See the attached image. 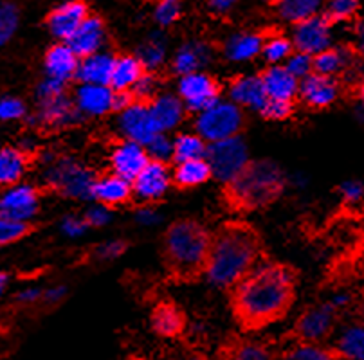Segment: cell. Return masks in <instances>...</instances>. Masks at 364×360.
<instances>
[{
  "instance_id": "cell-30",
  "label": "cell",
  "mask_w": 364,
  "mask_h": 360,
  "mask_svg": "<svg viewBox=\"0 0 364 360\" xmlns=\"http://www.w3.org/2000/svg\"><path fill=\"white\" fill-rule=\"evenodd\" d=\"M146 72L141 65L139 60L132 55L116 56L112 78H110V89L114 92H130L132 87L139 82V78Z\"/></svg>"
},
{
  "instance_id": "cell-17",
  "label": "cell",
  "mask_w": 364,
  "mask_h": 360,
  "mask_svg": "<svg viewBox=\"0 0 364 360\" xmlns=\"http://www.w3.org/2000/svg\"><path fill=\"white\" fill-rule=\"evenodd\" d=\"M298 94L310 109H326L339 96V83L336 78L312 72L309 78L299 82Z\"/></svg>"
},
{
  "instance_id": "cell-45",
  "label": "cell",
  "mask_w": 364,
  "mask_h": 360,
  "mask_svg": "<svg viewBox=\"0 0 364 360\" xmlns=\"http://www.w3.org/2000/svg\"><path fill=\"white\" fill-rule=\"evenodd\" d=\"M283 67H285V69L291 72L292 78H296L298 82L309 78L310 74L314 72V63H312V56L303 55V53H298V50H294V53H292L291 58L287 60V63H285Z\"/></svg>"
},
{
  "instance_id": "cell-23",
  "label": "cell",
  "mask_w": 364,
  "mask_h": 360,
  "mask_svg": "<svg viewBox=\"0 0 364 360\" xmlns=\"http://www.w3.org/2000/svg\"><path fill=\"white\" fill-rule=\"evenodd\" d=\"M114 63H116V56L110 53H96L92 56H87L80 60L76 80L82 82V85L110 87Z\"/></svg>"
},
{
  "instance_id": "cell-44",
  "label": "cell",
  "mask_w": 364,
  "mask_h": 360,
  "mask_svg": "<svg viewBox=\"0 0 364 360\" xmlns=\"http://www.w3.org/2000/svg\"><path fill=\"white\" fill-rule=\"evenodd\" d=\"M157 89H159V78L154 72H148L146 70L139 78V82L132 87L130 94H132L136 103H146L148 105V103H151L155 97L159 96Z\"/></svg>"
},
{
  "instance_id": "cell-25",
  "label": "cell",
  "mask_w": 364,
  "mask_h": 360,
  "mask_svg": "<svg viewBox=\"0 0 364 360\" xmlns=\"http://www.w3.org/2000/svg\"><path fill=\"white\" fill-rule=\"evenodd\" d=\"M31 156L18 146H0V187H11L20 184L28 173Z\"/></svg>"
},
{
  "instance_id": "cell-2",
  "label": "cell",
  "mask_w": 364,
  "mask_h": 360,
  "mask_svg": "<svg viewBox=\"0 0 364 360\" xmlns=\"http://www.w3.org/2000/svg\"><path fill=\"white\" fill-rule=\"evenodd\" d=\"M262 260L264 245L256 229L244 222H229L211 236L204 276L213 287L235 288Z\"/></svg>"
},
{
  "instance_id": "cell-20",
  "label": "cell",
  "mask_w": 364,
  "mask_h": 360,
  "mask_svg": "<svg viewBox=\"0 0 364 360\" xmlns=\"http://www.w3.org/2000/svg\"><path fill=\"white\" fill-rule=\"evenodd\" d=\"M229 97H231V103L237 107H247L258 112H262L269 101L259 76H238L232 80L229 83Z\"/></svg>"
},
{
  "instance_id": "cell-29",
  "label": "cell",
  "mask_w": 364,
  "mask_h": 360,
  "mask_svg": "<svg viewBox=\"0 0 364 360\" xmlns=\"http://www.w3.org/2000/svg\"><path fill=\"white\" fill-rule=\"evenodd\" d=\"M265 35L256 31H244L229 36L228 42L224 43V55L231 62H245L255 56H258L264 49Z\"/></svg>"
},
{
  "instance_id": "cell-59",
  "label": "cell",
  "mask_w": 364,
  "mask_h": 360,
  "mask_svg": "<svg viewBox=\"0 0 364 360\" xmlns=\"http://www.w3.org/2000/svg\"><path fill=\"white\" fill-rule=\"evenodd\" d=\"M350 301H352V295H350L348 292H339V294L332 295L328 305L337 312V310H341V308H345V306H348Z\"/></svg>"
},
{
  "instance_id": "cell-34",
  "label": "cell",
  "mask_w": 364,
  "mask_h": 360,
  "mask_svg": "<svg viewBox=\"0 0 364 360\" xmlns=\"http://www.w3.org/2000/svg\"><path fill=\"white\" fill-rule=\"evenodd\" d=\"M336 353L346 360H364V322L343 328L336 341Z\"/></svg>"
},
{
  "instance_id": "cell-56",
  "label": "cell",
  "mask_w": 364,
  "mask_h": 360,
  "mask_svg": "<svg viewBox=\"0 0 364 360\" xmlns=\"http://www.w3.org/2000/svg\"><path fill=\"white\" fill-rule=\"evenodd\" d=\"M65 294H67V288L62 287V285H58V287L47 288V290L43 292L42 299L46 302H49V305H56V302H60L63 298H65Z\"/></svg>"
},
{
  "instance_id": "cell-61",
  "label": "cell",
  "mask_w": 364,
  "mask_h": 360,
  "mask_svg": "<svg viewBox=\"0 0 364 360\" xmlns=\"http://www.w3.org/2000/svg\"><path fill=\"white\" fill-rule=\"evenodd\" d=\"M8 283H9V276L6 274V272L0 271V295L6 292V288H8Z\"/></svg>"
},
{
  "instance_id": "cell-33",
  "label": "cell",
  "mask_w": 364,
  "mask_h": 360,
  "mask_svg": "<svg viewBox=\"0 0 364 360\" xmlns=\"http://www.w3.org/2000/svg\"><path fill=\"white\" fill-rule=\"evenodd\" d=\"M211 175V168L208 160H190V163H181L175 166L173 173H171V182L181 190H190V187H197L205 184Z\"/></svg>"
},
{
  "instance_id": "cell-28",
  "label": "cell",
  "mask_w": 364,
  "mask_h": 360,
  "mask_svg": "<svg viewBox=\"0 0 364 360\" xmlns=\"http://www.w3.org/2000/svg\"><path fill=\"white\" fill-rule=\"evenodd\" d=\"M132 182H128L114 173L97 177L96 186H94V198L105 207L124 204L132 198Z\"/></svg>"
},
{
  "instance_id": "cell-5",
  "label": "cell",
  "mask_w": 364,
  "mask_h": 360,
  "mask_svg": "<svg viewBox=\"0 0 364 360\" xmlns=\"http://www.w3.org/2000/svg\"><path fill=\"white\" fill-rule=\"evenodd\" d=\"M96 173L87 166L80 164L77 160L60 159L49 164L47 171L43 173V184L49 190L63 195L69 198H82L90 200L94 198V186H96Z\"/></svg>"
},
{
  "instance_id": "cell-42",
  "label": "cell",
  "mask_w": 364,
  "mask_h": 360,
  "mask_svg": "<svg viewBox=\"0 0 364 360\" xmlns=\"http://www.w3.org/2000/svg\"><path fill=\"white\" fill-rule=\"evenodd\" d=\"M28 107L20 97L2 94L0 96V123H13L28 117Z\"/></svg>"
},
{
  "instance_id": "cell-50",
  "label": "cell",
  "mask_w": 364,
  "mask_h": 360,
  "mask_svg": "<svg viewBox=\"0 0 364 360\" xmlns=\"http://www.w3.org/2000/svg\"><path fill=\"white\" fill-rule=\"evenodd\" d=\"M128 249V244L123 240H112V241H105V244L97 245L94 249V258L100 261H110L119 258L121 254H124V251Z\"/></svg>"
},
{
  "instance_id": "cell-32",
  "label": "cell",
  "mask_w": 364,
  "mask_h": 360,
  "mask_svg": "<svg viewBox=\"0 0 364 360\" xmlns=\"http://www.w3.org/2000/svg\"><path fill=\"white\" fill-rule=\"evenodd\" d=\"M222 360H274V349L264 341L235 339L225 346Z\"/></svg>"
},
{
  "instance_id": "cell-22",
  "label": "cell",
  "mask_w": 364,
  "mask_h": 360,
  "mask_svg": "<svg viewBox=\"0 0 364 360\" xmlns=\"http://www.w3.org/2000/svg\"><path fill=\"white\" fill-rule=\"evenodd\" d=\"M43 65H46L47 78L67 83L69 80L76 78L80 58L74 55L67 43H56V45L49 47V50L46 53Z\"/></svg>"
},
{
  "instance_id": "cell-26",
  "label": "cell",
  "mask_w": 364,
  "mask_h": 360,
  "mask_svg": "<svg viewBox=\"0 0 364 360\" xmlns=\"http://www.w3.org/2000/svg\"><path fill=\"white\" fill-rule=\"evenodd\" d=\"M262 83L265 87L269 99L276 101H294L296 94H298L299 82L292 78L285 67L282 65H272L265 69L264 72L259 74Z\"/></svg>"
},
{
  "instance_id": "cell-27",
  "label": "cell",
  "mask_w": 364,
  "mask_h": 360,
  "mask_svg": "<svg viewBox=\"0 0 364 360\" xmlns=\"http://www.w3.org/2000/svg\"><path fill=\"white\" fill-rule=\"evenodd\" d=\"M148 107H150L151 117H154L157 130L161 133L177 126L184 117V110H186L181 97L173 96V94H159L151 103H148Z\"/></svg>"
},
{
  "instance_id": "cell-14",
  "label": "cell",
  "mask_w": 364,
  "mask_h": 360,
  "mask_svg": "<svg viewBox=\"0 0 364 360\" xmlns=\"http://www.w3.org/2000/svg\"><path fill=\"white\" fill-rule=\"evenodd\" d=\"M119 128L127 141H132L141 146H146L157 133H161L146 103H134L123 110L119 116Z\"/></svg>"
},
{
  "instance_id": "cell-53",
  "label": "cell",
  "mask_w": 364,
  "mask_h": 360,
  "mask_svg": "<svg viewBox=\"0 0 364 360\" xmlns=\"http://www.w3.org/2000/svg\"><path fill=\"white\" fill-rule=\"evenodd\" d=\"M110 217H112V214H110L109 207L97 204V205H92V207H89V211H87L83 218H85V222L89 224V227L90 225H92V227H101V225L109 224Z\"/></svg>"
},
{
  "instance_id": "cell-10",
  "label": "cell",
  "mask_w": 364,
  "mask_h": 360,
  "mask_svg": "<svg viewBox=\"0 0 364 360\" xmlns=\"http://www.w3.org/2000/svg\"><path fill=\"white\" fill-rule=\"evenodd\" d=\"M82 119V114L74 105V99H70L67 94L50 97V99L38 101L36 103V112L28 114L23 121H28L31 126H49V128H65L70 124H76Z\"/></svg>"
},
{
  "instance_id": "cell-54",
  "label": "cell",
  "mask_w": 364,
  "mask_h": 360,
  "mask_svg": "<svg viewBox=\"0 0 364 360\" xmlns=\"http://www.w3.org/2000/svg\"><path fill=\"white\" fill-rule=\"evenodd\" d=\"M43 292L40 290V288L29 287V288H23V290H20L18 294H16V301L22 302V305H33V302L40 301Z\"/></svg>"
},
{
  "instance_id": "cell-57",
  "label": "cell",
  "mask_w": 364,
  "mask_h": 360,
  "mask_svg": "<svg viewBox=\"0 0 364 360\" xmlns=\"http://www.w3.org/2000/svg\"><path fill=\"white\" fill-rule=\"evenodd\" d=\"M208 8H210L211 13H215V15H228L229 11H232V8H235V2L232 0H213V2H210L208 4Z\"/></svg>"
},
{
  "instance_id": "cell-43",
  "label": "cell",
  "mask_w": 364,
  "mask_h": 360,
  "mask_svg": "<svg viewBox=\"0 0 364 360\" xmlns=\"http://www.w3.org/2000/svg\"><path fill=\"white\" fill-rule=\"evenodd\" d=\"M148 153V159L154 163L166 164L168 160L173 159V141L166 133H157L150 143L144 146Z\"/></svg>"
},
{
  "instance_id": "cell-55",
  "label": "cell",
  "mask_w": 364,
  "mask_h": 360,
  "mask_svg": "<svg viewBox=\"0 0 364 360\" xmlns=\"http://www.w3.org/2000/svg\"><path fill=\"white\" fill-rule=\"evenodd\" d=\"M137 222L143 225H151L159 224L161 222V213L157 209H151V207H143V209L137 211Z\"/></svg>"
},
{
  "instance_id": "cell-1",
  "label": "cell",
  "mask_w": 364,
  "mask_h": 360,
  "mask_svg": "<svg viewBox=\"0 0 364 360\" xmlns=\"http://www.w3.org/2000/svg\"><path fill=\"white\" fill-rule=\"evenodd\" d=\"M298 274L291 265L262 260L231 288V310L244 329H262L291 310Z\"/></svg>"
},
{
  "instance_id": "cell-47",
  "label": "cell",
  "mask_w": 364,
  "mask_h": 360,
  "mask_svg": "<svg viewBox=\"0 0 364 360\" xmlns=\"http://www.w3.org/2000/svg\"><path fill=\"white\" fill-rule=\"evenodd\" d=\"M181 2H177V0H163V2H159V4L155 6L154 15L159 26L168 28V26H171V23H175L181 18Z\"/></svg>"
},
{
  "instance_id": "cell-18",
  "label": "cell",
  "mask_w": 364,
  "mask_h": 360,
  "mask_svg": "<svg viewBox=\"0 0 364 360\" xmlns=\"http://www.w3.org/2000/svg\"><path fill=\"white\" fill-rule=\"evenodd\" d=\"M107 31H105V22L97 15H89L85 22L80 26L73 38L67 42V45L73 49L74 55L80 60L92 56L100 53L101 45L105 43Z\"/></svg>"
},
{
  "instance_id": "cell-49",
  "label": "cell",
  "mask_w": 364,
  "mask_h": 360,
  "mask_svg": "<svg viewBox=\"0 0 364 360\" xmlns=\"http://www.w3.org/2000/svg\"><path fill=\"white\" fill-rule=\"evenodd\" d=\"M339 197L350 207L364 204V182L360 180H346L339 186Z\"/></svg>"
},
{
  "instance_id": "cell-60",
  "label": "cell",
  "mask_w": 364,
  "mask_h": 360,
  "mask_svg": "<svg viewBox=\"0 0 364 360\" xmlns=\"http://www.w3.org/2000/svg\"><path fill=\"white\" fill-rule=\"evenodd\" d=\"M175 360H205V356H202L200 353L191 351V353H182L181 356H177Z\"/></svg>"
},
{
  "instance_id": "cell-31",
  "label": "cell",
  "mask_w": 364,
  "mask_h": 360,
  "mask_svg": "<svg viewBox=\"0 0 364 360\" xmlns=\"http://www.w3.org/2000/svg\"><path fill=\"white\" fill-rule=\"evenodd\" d=\"M314 72L328 78H336L337 74L345 72L353 65V53L348 47H330L323 50L321 55L312 58Z\"/></svg>"
},
{
  "instance_id": "cell-40",
  "label": "cell",
  "mask_w": 364,
  "mask_h": 360,
  "mask_svg": "<svg viewBox=\"0 0 364 360\" xmlns=\"http://www.w3.org/2000/svg\"><path fill=\"white\" fill-rule=\"evenodd\" d=\"M283 360H337V355L336 351L321 344L298 342L285 353Z\"/></svg>"
},
{
  "instance_id": "cell-3",
  "label": "cell",
  "mask_w": 364,
  "mask_h": 360,
  "mask_svg": "<svg viewBox=\"0 0 364 360\" xmlns=\"http://www.w3.org/2000/svg\"><path fill=\"white\" fill-rule=\"evenodd\" d=\"M211 236L202 224L195 220H178L164 234V263L170 278L191 281L204 274L210 258Z\"/></svg>"
},
{
  "instance_id": "cell-38",
  "label": "cell",
  "mask_w": 364,
  "mask_h": 360,
  "mask_svg": "<svg viewBox=\"0 0 364 360\" xmlns=\"http://www.w3.org/2000/svg\"><path fill=\"white\" fill-rule=\"evenodd\" d=\"M294 53V45H292V40L287 38L285 35H269L265 36L264 49H262V55L265 56L269 63L276 65V63L283 62V60H289L291 55Z\"/></svg>"
},
{
  "instance_id": "cell-48",
  "label": "cell",
  "mask_w": 364,
  "mask_h": 360,
  "mask_svg": "<svg viewBox=\"0 0 364 360\" xmlns=\"http://www.w3.org/2000/svg\"><path fill=\"white\" fill-rule=\"evenodd\" d=\"M294 112V103L292 101H276L269 99L262 109V116L269 121H285Z\"/></svg>"
},
{
  "instance_id": "cell-24",
  "label": "cell",
  "mask_w": 364,
  "mask_h": 360,
  "mask_svg": "<svg viewBox=\"0 0 364 360\" xmlns=\"http://www.w3.org/2000/svg\"><path fill=\"white\" fill-rule=\"evenodd\" d=\"M186 315L171 301H163L151 312V328L157 335L175 339L186 329Z\"/></svg>"
},
{
  "instance_id": "cell-6",
  "label": "cell",
  "mask_w": 364,
  "mask_h": 360,
  "mask_svg": "<svg viewBox=\"0 0 364 360\" xmlns=\"http://www.w3.org/2000/svg\"><path fill=\"white\" fill-rule=\"evenodd\" d=\"M205 160L211 168V175L222 184H229L245 170L249 160V150L240 136L208 144Z\"/></svg>"
},
{
  "instance_id": "cell-51",
  "label": "cell",
  "mask_w": 364,
  "mask_h": 360,
  "mask_svg": "<svg viewBox=\"0 0 364 360\" xmlns=\"http://www.w3.org/2000/svg\"><path fill=\"white\" fill-rule=\"evenodd\" d=\"M65 85L67 83L58 82V80L46 78L42 83H38V87H36V94H35L36 103H38V101H46V99H50V97L65 94Z\"/></svg>"
},
{
  "instance_id": "cell-9",
  "label": "cell",
  "mask_w": 364,
  "mask_h": 360,
  "mask_svg": "<svg viewBox=\"0 0 364 360\" xmlns=\"http://www.w3.org/2000/svg\"><path fill=\"white\" fill-rule=\"evenodd\" d=\"M220 85L213 76L205 72H195L184 76L178 82V97L184 107L195 112H204L220 101Z\"/></svg>"
},
{
  "instance_id": "cell-64",
  "label": "cell",
  "mask_w": 364,
  "mask_h": 360,
  "mask_svg": "<svg viewBox=\"0 0 364 360\" xmlns=\"http://www.w3.org/2000/svg\"><path fill=\"white\" fill-rule=\"evenodd\" d=\"M363 229H364V214H363Z\"/></svg>"
},
{
  "instance_id": "cell-15",
  "label": "cell",
  "mask_w": 364,
  "mask_h": 360,
  "mask_svg": "<svg viewBox=\"0 0 364 360\" xmlns=\"http://www.w3.org/2000/svg\"><path fill=\"white\" fill-rule=\"evenodd\" d=\"M148 163L150 159H148L144 146L127 139L117 143L110 156V166H112L114 175L124 178L128 182H134L137 175L148 166Z\"/></svg>"
},
{
  "instance_id": "cell-63",
  "label": "cell",
  "mask_w": 364,
  "mask_h": 360,
  "mask_svg": "<svg viewBox=\"0 0 364 360\" xmlns=\"http://www.w3.org/2000/svg\"><path fill=\"white\" fill-rule=\"evenodd\" d=\"M355 114H357V119L359 121H363L364 123V107H357V110H355Z\"/></svg>"
},
{
  "instance_id": "cell-52",
  "label": "cell",
  "mask_w": 364,
  "mask_h": 360,
  "mask_svg": "<svg viewBox=\"0 0 364 360\" xmlns=\"http://www.w3.org/2000/svg\"><path fill=\"white\" fill-rule=\"evenodd\" d=\"M87 229H89V224H87L83 217H74V214H70V217H65L62 220V231L70 238L82 236Z\"/></svg>"
},
{
  "instance_id": "cell-13",
  "label": "cell",
  "mask_w": 364,
  "mask_h": 360,
  "mask_svg": "<svg viewBox=\"0 0 364 360\" xmlns=\"http://www.w3.org/2000/svg\"><path fill=\"white\" fill-rule=\"evenodd\" d=\"M89 15V6L85 2H80V0L63 2L50 9L49 15L46 16V26L50 35L58 40H65L67 43Z\"/></svg>"
},
{
  "instance_id": "cell-12",
  "label": "cell",
  "mask_w": 364,
  "mask_h": 360,
  "mask_svg": "<svg viewBox=\"0 0 364 360\" xmlns=\"http://www.w3.org/2000/svg\"><path fill=\"white\" fill-rule=\"evenodd\" d=\"M336 321V310L328 302L325 305L309 308L299 315L294 324V335L299 342H310V344H319L325 337H328Z\"/></svg>"
},
{
  "instance_id": "cell-46",
  "label": "cell",
  "mask_w": 364,
  "mask_h": 360,
  "mask_svg": "<svg viewBox=\"0 0 364 360\" xmlns=\"http://www.w3.org/2000/svg\"><path fill=\"white\" fill-rule=\"evenodd\" d=\"M33 231L31 225L26 224H13V222L2 220L0 218V249L8 247V245L16 244L23 236H28Z\"/></svg>"
},
{
  "instance_id": "cell-7",
  "label": "cell",
  "mask_w": 364,
  "mask_h": 360,
  "mask_svg": "<svg viewBox=\"0 0 364 360\" xmlns=\"http://www.w3.org/2000/svg\"><path fill=\"white\" fill-rule=\"evenodd\" d=\"M244 126V114L240 107L231 101H218L217 105L200 112L197 119V132L204 141L218 143L240 133Z\"/></svg>"
},
{
  "instance_id": "cell-41",
  "label": "cell",
  "mask_w": 364,
  "mask_h": 360,
  "mask_svg": "<svg viewBox=\"0 0 364 360\" xmlns=\"http://www.w3.org/2000/svg\"><path fill=\"white\" fill-rule=\"evenodd\" d=\"M359 8L360 4L355 0H332V2L326 4L323 15L330 23L346 22V20H352L359 13Z\"/></svg>"
},
{
  "instance_id": "cell-16",
  "label": "cell",
  "mask_w": 364,
  "mask_h": 360,
  "mask_svg": "<svg viewBox=\"0 0 364 360\" xmlns=\"http://www.w3.org/2000/svg\"><path fill=\"white\" fill-rule=\"evenodd\" d=\"M171 186V173L166 164L154 163L150 160L148 166L141 171L132 182V190L136 197L141 200L155 202L166 195L168 187Z\"/></svg>"
},
{
  "instance_id": "cell-36",
  "label": "cell",
  "mask_w": 364,
  "mask_h": 360,
  "mask_svg": "<svg viewBox=\"0 0 364 360\" xmlns=\"http://www.w3.org/2000/svg\"><path fill=\"white\" fill-rule=\"evenodd\" d=\"M208 144L198 133H181L173 141V160L177 164L205 159Z\"/></svg>"
},
{
  "instance_id": "cell-39",
  "label": "cell",
  "mask_w": 364,
  "mask_h": 360,
  "mask_svg": "<svg viewBox=\"0 0 364 360\" xmlns=\"http://www.w3.org/2000/svg\"><path fill=\"white\" fill-rule=\"evenodd\" d=\"M20 26V8L15 2H0V47L11 42Z\"/></svg>"
},
{
  "instance_id": "cell-4",
  "label": "cell",
  "mask_w": 364,
  "mask_h": 360,
  "mask_svg": "<svg viewBox=\"0 0 364 360\" xmlns=\"http://www.w3.org/2000/svg\"><path fill=\"white\" fill-rule=\"evenodd\" d=\"M285 184L278 164L267 159L251 160L235 180L225 184V204L235 211L264 209L282 197Z\"/></svg>"
},
{
  "instance_id": "cell-58",
  "label": "cell",
  "mask_w": 364,
  "mask_h": 360,
  "mask_svg": "<svg viewBox=\"0 0 364 360\" xmlns=\"http://www.w3.org/2000/svg\"><path fill=\"white\" fill-rule=\"evenodd\" d=\"M353 42H355V50L364 55V18L357 20L353 28Z\"/></svg>"
},
{
  "instance_id": "cell-21",
  "label": "cell",
  "mask_w": 364,
  "mask_h": 360,
  "mask_svg": "<svg viewBox=\"0 0 364 360\" xmlns=\"http://www.w3.org/2000/svg\"><path fill=\"white\" fill-rule=\"evenodd\" d=\"M211 55H213V49L208 43L200 42V40H191L175 53L173 60H171V70L178 74L181 78L200 72L202 67L210 63Z\"/></svg>"
},
{
  "instance_id": "cell-8",
  "label": "cell",
  "mask_w": 364,
  "mask_h": 360,
  "mask_svg": "<svg viewBox=\"0 0 364 360\" xmlns=\"http://www.w3.org/2000/svg\"><path fill=\"white\" fill-rule=\"evenodd\" d=\"M40 209V191L33 184H16L0 191V218L31 225Z\"/></svg>"
},
{
  "instance_id": "cell-19",
  "label": "cell",
  "mask_w": 364,
  "mask_h": 360,
  "mask_svg": "<svg viewBox=\"0 0 364 360\" xmlns=\"http://www.w3.org/2000/svg\"><path fill=\"white\" fill-rule=\"evenodd\" d=\"M114 96L110 87L80 85L74 92V105L82 116H105L114 110Z\"/></svg>"
},
{
  "instance_id": "cell-11",
  "label": "cell",
  "mask_w": 364,
  "mask_h": 360,
  "mask_svg": "<svg viewBox=\"0 0 364 360\" xmlns=\"http://www.w3.org/2000/svg\"><path fill=\"white\" fill-rule=\"evenodd\" d=\"M292 45L298 53L309 56L321 55L323 50L332 47V23L323 13L298 23L292 33Z\"/></svg>"
},
{
  "instance_id": "cell-37",
  "label": "cell",
  "mask_w": 364,
  "mask_h": 360,
  "mask_svg": "<svg viewBox=\"0 0 364 360\" xmlns=\"http://www.w3.org/2000/svg\"><path fill=\"white\" fill-rule=\"evenodd\" d=\"M164 56H166V38L161 33H155L141 43L136 58L139 60L144 70L151 72L164 62Z\"/></svg>"
},
{
  "instance_id": "cell-35",
  "label": "cell",
  "mask_w": 364,
  "mask_h": 360,
  "mask_svg": "<svg viewBox=\"0 0 364 360\" xmlns=\"http://www.w3.org/2000/svg\"><path fill=\"white\" fill-rule=\"evenodd\" d=\"M272 6L279 18L296 23V26L319 15V9H321V2L318 0H279Z\"/></svg>"
},
{
  "instance_id": "cell-62",
  "label": "cell",
  "mask_w": 364,
  "mask_h": 360,
  "mask_svg": "<svg viewBox=\"0 0 364 360\" xmlns=\"http://www.w3.org/2000/svg\"><path fill=\"white\" fill-rule=\"evenodd\" d=\"M357 97H359L360 107H364V80H363V83L359 85V90H357Z\"/></svg>"
}]
</instances>
